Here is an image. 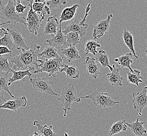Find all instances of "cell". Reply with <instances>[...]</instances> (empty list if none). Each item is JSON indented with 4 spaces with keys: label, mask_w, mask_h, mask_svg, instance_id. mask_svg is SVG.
I'll return each instance as SVG.
<instances>
[{
    "label": "cell",
    "mask_w": 147,
    "mask_h": 136,
    "mask_svg": "<svg viewBox=\"0 0 147 136\" xmlns=\"http://www.w3.org/2000/svg\"><path fill=\"white\" fill-rule=\"evenodd\" d=\"M40 49V46L34 45L29 47L28 49L21 50L20 54L14 57L9 62L12 65V69L17 71L20 69H27L35 65L38 70L39 65L38 58Z\"/></svg>",
    "instance_id": "cell-1"
},
{
    "label": "cell",
    "mask_w": 147,
    "mask_h": 136,
    "mask_svg": "<svg viewBox=\"0 0 147 136\" xmlns=\"http://www.w3.org/2000/svg\"><path fill=\"white\" fill-rule=\"evenodd\" d=\"M63 57L61 56L52 59L42 60L38 59L39 65L38 69L34 71V73L46 72L49 74L50 77H55L61 74V70L63 67Z\"/></svg>",
    "instance_id": "cell-2"
},
{
    "label": "cell",
    "mask_w": 147,
    "mask_h": 136,
    "mask_svg": "<svg viewBox=\"0 0 147 136\" xmlns=\"http://www.w3.org/2000/svg\"><path fill=\"white\" fill-rule=\"evenodd\" d=\"M0 19L4 20L6 22L13 23L14 27L17 23H21L27 26L25 17L18 14L15 12L13 0H9L6 5H4L0 1Z\"/></svg>",
    "instance_id": "cell-3"
},
{
    "label": "cell",
    "mask_w": 147,
    "mask_h": 136,
    "mask_svg": "<svg viewBox=\"0 0 147 136\" xmlns=\"http://www.w3.org/2000/svg\"><path fill=\"white\" fill-rule=\"evenodd\" d=\"M58 101L61 103L64 111V117L66 116L67 112L71 111L73 103H78L81 101L80 98H77V92L73 84L70 83L68 85L63 88L62 91Z\"/></svg>",
    "instance_id": "cell-4"
},
{
    "label": "cell",
    "mask_w": 147,
    "mask_h": 136,
    "mask_svg": "<svg viewBox=\"0 0 147 136\" xmlns=\"http://www.w3.org/2000/svg\"><path fill=\"white\" fill-rule=\"evenodd\" d=\"M90 99L98 108H107L113 107L119 104V102L112 99L107 93L94 92L90 95L80 97V99Z\"/></svg>",
    "instance_id": "cell-5"
},
{
    "label": "cell",
    "mask_w": 147,
    "mask_h": 136,
    "mask_svg": "<svg viewBox=\"0 0 147 136\" xmlns=\"http://www.w3.org/2000/svg\"><path fill=\"white\" fill-rule=\"evenodd\" d=\"M28 5L30 7V10L28 12V15L26 18V23L28 29L29 31L34 34L36 36H37L38 31L39 29L40 26H43L41 24L43 18L41 17L38 13L34 12L32 9V4L34 2L33 1H28Z\"/></svg>",
    "instance_id": "cell-6"
},
{
    "label": "cell",
    "mask_w": 147,
    "mask_h": 136,
    "mask_svg": "<svg viewBox=\"0 0 147 136\" xmlns=\"http://www.w3.org/2000/svg\"><path fill=\"white\" fill-rule=\"evenodd\" d=\"M30 82L35 90L43 93L48 94L51 95L58 96V94L54 92L52 89L53 83L45 77L40 78H29Z\"/></svg>",
    "instance_id": "cell-7"
},
{
    "label": "cell",
    "mask_w": 147,
    "mask_h": 136,
    "mask_svg": "<svg viewBox=\"0 0 147 136\" xmlns=\"http://www.w3.org/2000/svg\"><path fill=\"white\" fill-rule=\"evenodd\" d=\"M147 86H145L133 93V107L138 112L139 116H142V109L147 106Z\"/></svg>",
    "instance_id": "cell-8"
},
{
    "label": "cell",
    "mask_w": 147,
    "mask_h": 136,
    "mask_svg": "<svg viewBox=\"0 0 147 136\" xmlns=\"http://www.w3.org/2000/svg\"><path fill=\"white\" fill-rule=\"evenodd\" d=\"M113 17L112 14L109 15L107 19L101 20L93 27V37L94 40L99 39L105 34L108 33L110 28L111 20Z\"/></svg>",
    "instance_id": "cell-9"
},
{
    "label": "cell",
    "mask_w": 147,
    "mask_h": 136,
    "mask_svg": "<svg viewBox=\"0 0 147 136\" xmlns=\"http://www.w3.org/2000/svg\"><path fill=\"white\" fill-rule=\"evenodd\" d=\"M6 31L10 34L12 38L14 48H17L18 50L22 49H28V47L26 45L24 37L22 36L21 33L16 29H9L7 27Z\"/></svg>",
    "instance_id": "cell-10"
},
{
    "label": "cell",
    "mask_w": 147,
    "mask_h": 136,
    "mask_svg": "<svg viewBox=\"0 0 147 136\" xmlns=\"http://www.w3.org/2000/svg\"><path fill=\"white\" fill-rule=\"evenodd\" d=\"M83 65H86L87 73L93 79H97L100 74V65L98 63L96 59L91 57H87Z\"/></svg>",
    "instance_id": "cell-11"
},
{
    "label": "cell",
    "mask_w": 147,
    "mask_h": 136,
    "mask_svg": "<svg viewBox=\"0 0 147 136\" xmlns=\"http://www.w3.org/2000/svg\"><path fill=\"white\" fill-rule=\"evenodd\" d=\"M27 103V100L25 97L14 100H9L6 101L2 105H0V109H6L16 112L20 107H26Z\"/></svg>",
    "instance_id": "cell-12"
},
{
    "label": "cell",
    "mask_w": 147,
    "mask_h": 136,
    "mask_svg": "<svg viewBox=\"0 0 147 136\" xmlns=\"http://www.w3.org/2000/svg\"><path fill=\"white\" fill-rule=\"evenodd\" d=\"M52 38L46 40V42L49 44L51 47H59L60 46H65L66 42V36L63 34L62 31L61 25H59V29L57 33L52 35Z\"/></svg>",
    "instance_id": "cell-13"
},
{
    "label": "cell",
    "mask_w": 147,
    "mask_h": 136,
    "mask_svg": "<svg viewBox=\"0 0 147 136\" xmlns=\"http://www.w3.org/2000/svg\"><path fill=\"white\" fill-rule=\"evenodd\" d=\"M113 70L110 73L107 74L108 81L112 86H122L123 85V78L119 73V69H117L115 65H112Z\"/></svg>",
    "instance_id": "cell-14"
},
{
    "label": "cell",
    "mask_w": 147,
    "mask_h": 136,
    "mask_svg": "<svg viewBox=\"0 0 147 136\" xmlns=\"http://www.w3.org/2000/svg\"><path fill=\"white\" fill-rule=\"evenodd\" d=\"M63 34L66 35L67 34L75 32L79 34L80 38H82L86 35V29H83L80 25L79 20L77 19H75L74 21L70 23L68 26L64 27V29L62 31Z\"/></svg>",
    "instance_id": "cell-15"
},
{
    "label": "cell",
    "mask_w": 147,
    "mask_h": 136,
    "mask_svg": "<svg viewBox=\"0 0 147 136\" xmlns=\"http://www.w3.org/2000/svg\"><path fill=\"white\" fill-rule=\"evenodd\" d=\"M145 124L144 122H139V118H138L136 121L131 124L125 122V124L133 132V134L136 136H146L147 133V130L144 127Z\"/></svg>",
    "instance_id": "cell-16"
},
{
    "label": "cell",
    "mask_w": 147,
    "mask_h": 136,
    "mask_svg": "<svg viewBox=\"0 0 147 136\" xmlns=\"http://www.w3.org/2000/svg\"><path fill=\"white\" fill-rule=\"evenodd\" d=\"M59 25L58 20L56 16L49 17L47 23L44 26V34L47 35H54L57 31V28Z\"/></svg>",
    "instance_id": "cell-17"
},
{
    "label": "cell",
    "mask_w": 147,
    "mask_h": 136,
    "mask_svg": "<svg viewBox=\"0 0 147 136\" xmlns=\"http://www.w3.org/2000/svg\"><path fill=\"white\" fill-rule=\"evenodd\" d=\"M122 36L125 45L130 50L132 55L136 58V59H138L139 54H136L134 46V37L133 35L126 29H124L122 32Z\"/></svg>",
    "instance_id": "cell-18"
},
{
    "label": "cell",
    "mask_w": 147,
    "mask_h": 136,
    "mask_svg": "<svg viewBox=\"0 0 147 136\" xmlns=\"http://www.w3.org/2000/svg\"><path fill=\"white\" fill-rule=\"evenodd\" d=\"M79 5L76 4L71 7H66L64 9L59 17V25H61V24L63 22L72 20L75 15L77 9Z\"/></svg>",
    "instance_id": "cell-19"
},
{
    "label": "cell",
    "mask_w": 147,
    "mask_h": 136,
    "mask_svg": "<svg viewBox=\"0 0 147 136\" xmlns=\"http://www.w3.org/2000/svg\"><path fill=\"white\" fill-rule=\"evenodd\" d=\"M31 70L34 71V67L30 68L27 70L25 71H15L12 70L11 72L13 73V76L11 78H9V86L11 85V84L14 82L18 81H20V80H24V78L26 77H28L30 78L32 74L30 72Z\"/></svg>",
    "instance_id": "cell-20"
},
{
    "label": "cell",
    "mask_w": 147,
    "mask_h": 136,
    "mask_svg": "<svg viewBox=\"0 0 147 136\" xmlns=\"http://www.w3.org/2000/svg\"><path fill=\"white\" fill-rule=\"evenodd\" d=\"M61 52L63 56L66 57L68 63L80 58L79 52L75 46H69L66 48L62 49Z\"/></svg>",
    "instance_id": "cell-21"
},
{
    "label": "cell",
    "mask_w": 147,
    "mask_h": 136,
    "mask_svg": "<svg viewBox=\"0 0 147 136\" xmlns=\"http://www.w3.org/2000/svg\"><path fill=\"white\" fill-rule=\"evenodd\" d=\"M114 61L118 63L121 68H128L130 72L133 71V70L130 67V65L133 63V55L131 52L123 54L115 59Z\"/></svg>",
    "instance_id": "cell-22"
},
{
    "label": "cell",
    "mask_w": 147,
    "mask_h": 136,
    "mask_svg": "<svg viewBox=\"0 0 147 136\" xmlns=\"http://www.w3.org/2000/svg\"><path fill=\"white\" fill-rule=\"evenodd\" d=\"M32 9L34 12L38 13L44 20L46 15L51 14L50 10L46 5V1L44 3H38L33 2L32 4Z\"/></svg>",
    "instance_id": "cell-23"
},
{
    "label": "cell",
    "mask_w": 147,
    "mask_h": 136,
    "mask_svg": "<svg viewBox=\"0 0 147 136\" xmlns=\"http://www.w3.org/2000/svg\"><path fill=\"white\" fill-rule=\"evenodd\" d=\"M96 58H94L97 62H99L103 68H108L111 71L113 70V68L110 65L109 56L107 52L101 50L96 54Z\"/></svg>",
    "instance_id": "cell-24"
},
{
    "label": "cell",
    "mask_w": 147,
    "mask_h": 136,
    "mask_svg": "<svg viewBox=\"0 0 147 136\" xmlns=\"http://www.w3.org/2000/svg\"><path fill=\"white\" fill-rule=\"evenodd\" d=\"M33 125L37 127L39 133L42 136H57L56 133L52 130V126L42 125L39 122L34 120Z\"/></svg>",
    "instance_id": "cell-25"
},
{
    "label": "cell",
    "mask_w": 147,
    "mask_h": 136,
    "mask_svg": "<svg viewBox=\"0 0 147 136\" xmlns=\"http://www.w3.org/2000/svg\"><path fill=\"white\" fill-rule=\"evenodd\" d=\"M61 57L55 48L47 46L45 50L38 55V57H43L45 60L52 59Z\"/></svg>",
    "instance_id": "cell-26"
},
{
    "label": "cell",
    "mask_w": 147,
    "mask_h": 136,
    "mask_svg": "<svg viewBox=\"0 0 147 136\" xmlns=\"http://www.w3.org/2000/svg\"><path fill=\"white\" fill-rule=\"evenodd\" d=\"M140 73L141 72L137 70H133L131 72L127 71V82L135 84L139 88V83L143 82V78L141 76Z\"/></svg>",
    "instance_id": "cell-27"
},
{
    "label": "cell",
    "mask_w": 147,
    "mask_h": 136,
    "mask_svg": "<svg viewBox=\"0 0 147 136\" xmlns=\"http://www.w3.org/2000/svg\"><path fill=\"white\" fill-rule=\"evenodd\" d=\"M64 72L66 77L71 79H78L79 77V71L78 68L75 65H68L64 64L61 72Z\"/></svg>",
    "instance_id": "cell-28"
},
{
    "label": "cell",
    "mask_w": 147,
    "mask_h": 136,
    "mask_svg": "<svg viewBox=\"0 0 147 136\" xmlns=\"http://www.w3.org/2000/svg\"><path fill=\"white\" fill-rule=\"evenodd\" d=\"M126 120H121L114 123L111 127L109 131V136H112L119 133L122 131H125L127 129V126L125 124Z\"/></svg>",
    "instance_id": "cell-29"
},
{
    "label": "cell",
    "mask_w": 147,
    "mask_h": 136,
    "mask_svg": "<svg viewBox=\"0 0 147 136\" xmlns=\"http://www.w3.org/2000/svg\"><path fill=\"white\" fill-rule=\"evenodd\" d=\"M9 82L8 73L0 72V91H5L9 93L12 98H15L14 96L12 95L9 89Z\"/></svg>",
    "instance_id": "cell-30"
},
{
    "label": "cell",
    "mask_w": 147,
    "mask_h": 136,
    "mask_svg": "<svg viewBox=\"0 0 147 136\" xmlns=\"http://www.w3.org/2000/svg\"><path fill=\"white\" fill-rule=\"evenodd\" d=\"M101 46L94 40H89L85 43V55L89 54H92L96 56L98 51L96 50L97 48H100Z\"/></svg>",
    "instance_id": "cell-31"
},
{
    "label": "cell",
    "mask_w": 147,
    "mask_h": 136,
    "mask_svg": "<svg viewBox=\"0 0 147 136\" xmlns=\"http://www.w3.org/2000/svg\"><path fill=\"white\" fill-rule=\"evenodd\" d=\"M66 42L65 47L75 46L80 43V36L79 34L75 32H71L66 35Z\"/></svg>",
    "instance_id": "cell-32"
},
{
    "label": "cell",
    "mask_w": 147,
    "mask_h": 136,
    "mask_svg": "<svg viewBox=\"0 0 147 136\" xmlns=\"http://www.w3.org/2000/svg\"><path fill=\"white\" fill-rule=\"evenodd\" d=\"M0 46L5 47L9 49V50L12 52L13 51V50L15 48L13 44L11 36L9 33L4 35L3 37L0 38Z\"/></svg>",
    "instance_id": "cell-33"
},
{
    "label": "cell",
    "mask_w": 147,
    "mask_h": 136,
    "mask_svg": "<svg viewBox=\"0 0 147 136\" xmlns=\"http://www.w3.org/2000/svg\"><path fill=\"white\" fill-rule=\"evenodd\" d=\"M12 70V65L8 61V57L0 56V72L9 73Z\"/></svg>",
    "instance_id": "cell-34"
},
{
    "label": "cell",
    "mask_w": 147,
    "mask_h": 136,
    "mask_svg": "<svg viewBox=\"0 0 147 136\" xmlns=\"http://www.w3.org/2000/svg\"><path fill=\"white\" fill-rule=\"evenodd\" d=\"M66 4V1L65 0H51L46 1V5L50 9L61 7L63 5H65Z\"/></svg>",
    "instance_id": "cell-35"
},
{
    "label": "cell",
    "mask_w": 147,
    "mask_h": 136,
    "mask_svg": "<svg viewBox=\"0 0 147 136\" xmlns=\"http://www.w3.org/2000/svg\"><path fill=\"white\" fill-rule=\"evenodd\" d=\"M14 4L15 10L18 14L20 15V14L24 13V11L27 8L26 6L23 5L20 0L14 1Z\"/></svg>",
    "instance_id": "cell-36"
},
{
    "label": "cell",
    "mask_w": 147,
    "mask_h": 136,
    "mask_svg": "<svg viewBox=\"0 0 147 136\" xmlns=\"http://www.w3.org/2000/svg\"><path fill=\"white\" fill-rule=\"evenodd\" d=\"M5 54H9L10 55H11L12 51L9 50V49L5 47L0 46V56Z\"/></svg>",
    "instance_id": "cell-37"
},
{
    "label": "cell",
    "mask_w": 147,
    "mask_h": 136,
    "mask_svg": "<svg viewBox=\"0 0 147 136\" xmlns=\"http://www.w3.org/2000/svg\"><path fill=\"white\" fill-rule=\"evenodd\" d=\"M10 22H5V23H0V26H1L3 25H5V24H9ZM8 32L6 31V29H0V38H1L2 37H3L4 35L7 34Z\"/></svg>",
    "instance_id": "cell-38"
},
{
    "label": "cell",
    "mask_w": 147,
    "mask_h": 136,
    "mask_svg": "<svg viewBox=\"0 0 147 136\" xmlns=\"http://www.w3.org/2000/svg\"><path fill=\"white\" fill-rule=\"evenodd\" d=\"M6 102L4 97V94L2 91H0V105H2Z\"/></svg>",
    "instance_id": "cell-39"
},
{
    "label": "cell",
    "mask_w": 147,
    "mask_h": 136,
    "mask_svg": "<svg viewBox=\"0 0 147 136\" xmlns=\"http://www.w3.org/2000/svg\"><path fill=\"white\" fill-rule=\"evenodd\" d=\"M45 1V0H35L34 2L35 3H44Z\"/></svg>",
    "instance_id": "cell-40"
},
{
    "label": "cell",
    "mask_w": 147,
    "mask_h": 136,
    "mask_svg": "<svg viewBox=\"0 0 147 136\" xmlns=\"http://www.w3.org/2000/svg\"><path fill=\"white\" fill-rule=\"evenodd\" d=\"M31 136H42L40 134L37 133V132H34V133Z\"/></svg>",
    "instance_id": "cell-41"
},
{
    "label": "cell",
    "mask_w": 147,
    "mask_h": 136,
    "mask_svg": "<svg viewBox=\"0 0 147 136\" xmlns=\"http://www.w3.org/2000/svg\"><path fill=\"white\" fill-rule=\"evenodd\" d=\"M64 135H65V136H69V135H68V134H67V133H64Z\"/></svg>",
    "instance_id": "cell-42"
}]
</instances>
